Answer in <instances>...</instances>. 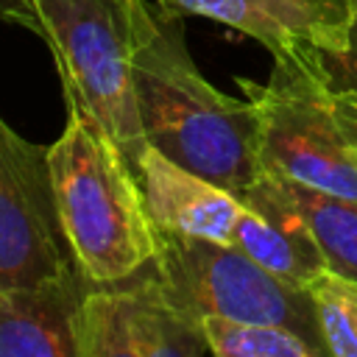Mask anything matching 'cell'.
Listing matches in <instances>:
<instances>
[{"label": "cell", "instance_id": "obj_1", "mask_svg": "<svg viewBox=\"0 0 357 357\" xmlns=\"http://www.w3.org/2000/svg\"><path fill=\"white\" fill-rule=\"evenodd\" d=\"M184 17L134 0L131 84L148 145L240 195L262 173L259 117L204 78L184 42Z\"/></svg>", "mask_w": 357, "mask_h": 357}, {"label": "cell", "instance_id": "obj_2", "mask_svg": "<svg viewBox=\"0 0 357 357\" xmlns=\"http://www.w3.org/2000/svg\"><path fill=\"white\" fill-rule=\"evenodd\" d=\"M59 220L73 259L92 284L139 273L156 254L137 170L112 134L81 106L67 103V123L47 148Z\"/></svg>", "mask_w": 357, "mask_h": 357}, {"label": "cell", "instance_id": "obj_3", "mask_svg": "<svg viewBox=\"0 0 357 357\" xmlns=\"http://www.w3.org/2000/svg\"><path fill=\"white\" fill-rule=\"evenodd\" d=\"M234 84L259 117L262 170L357 201V103L332 86L321 53H279L268 81Z\"/></svg>", "mask_w": 357, "mask_h": 357}, {"label": "cell", "instance_id": "obj_4", "mask_svg": "<svg viewBox=\"0 0 357 357\" xmlns=\"http://www.w3.org/2000/svg\"><path fill=\"white\" fill-rule=\"evenodd\" d=\"M0 17L50 47L64 103L86 109L137 170L148 139L131 84L134 0H0Z\"/></svg>", "mask_w": 357, "mask_h": 357}, {"label": "cell", "instance_id": "obj_5", "mask_svg": "<svg viewBox=\"0 0 357 357\" xmlns=\"http://www.w3.org/2000/svg\"><path fill=\"white\" fill-rule=\"evenodd\" d=\"M153 265L176 304L195 321L204 315H223L282 324L324 349L310 293L282 282L231 243L156 226Z\"/></svg>", "mask_w": 357, "mask_h": 357}, {"label": "cell", "instance_id": "obj_6", "mask_svg": "<svg viewBox=\"0 0 357 357\" xmlns=\"http://www.w3.org/2000/svg\"><path fill=\"white\" fill-rule=\"evenodd\" d=\"M78 357H201L209 354L204 332L190 318L156 265L139 273L89 284L75 321Z\"/></svg>", "mask_w": 357, "mask_h": 357}, {"label": "cell", "instance_id": "obj_7", "mask_svg": "<svg viewBox=\"0 0 357 357\" xmlns=\"http://www.w3.org/2000/svg\"><path fill=\"white\" fill-rule=\"evenodd\" d=\"M47 148L17 134L0 114V290L75 268L59 220Z\"/></svg>", "mask_w": 357, "mask_h": 357}, {"label": "cell", "instance_id": "obj_8", "mask_svg": "<svg viewBox=\"0 0 357 357\" xmlns=\"http://www.w3.org/2000/svg\"><path fill=\"white\" fill-rule=\"evenodd\" d=\"M181 17H206L257 39L271 56L315 50L335 56L349 31L351 0H156Z\"/></svg>", "mask_w": 357, "mask_h": 357}, {"label": "cell", "instance_id": "obj_9", "mask_svg": "<svg viewBox=\"0 0 357 357\" xmlns=\"http://www.w3.org/2000/svg\"><path fill=\"white\" fill-rule=\"evenodd\" d=\"M237 198L240 212L229 243L282 282L307 290L310 282L326 271V259L304 215L293 204L284 178L273 170H262Z\"/></svg>", "mask_w": 357, "mask_h": 357}, {"label": "cell", "instance_id": "obj_10", "mask_svg": "<svg viewBox=\"0 0 357 357\" xmlns=\"http://www.w3.org/2000/svg\"><path fill=\"white\" fill-rule=\"evenodd\" d=\"M92 282L81 268L0 290V357H78L75 321Z\"/></svg>", "mask_w": 357, "mask_h": 357}, {"label": "cell", "instance_id": "obj_11", "mask_svg": "<svg viewBox=\"0 0 357 357\" xmlns=\"http://www.w3.org/2000/svg\"><path fill=\"white\" fill-rule=\"evenodd\" d=\"M137 181L151 220L165 231H181L229 243L240 212V198L173 162L153 145L137 159Z\"/></svg>", "mask_w": 357, "mask_h": 357}, {"label": "cell", "instance_id": "obj_12", "mask_svg": "<svg viewBox=\"0 0 357 357\" xmlns=\"http://www.w3.org/2000/svg\"><path fill=\"white\" fill-rule=\"evenodd\" d=\"M282 178L293 204L298 206L310 231L315 234L326 268L357 282V201L298 184L287 176Z\"/></svg>", "mask_w": 357, "mask_h": 357}, {"label": "cell", "instance_id": "obj_13", "mask_svg": "<svg viewBox=\"0 0 357 357\" xmlns=\"http://www.w3.org/2000/svg\"><path fill=\"white\" fill-rule=\"evenodd\" d=\"M198 326L215 357H324L315 340L282 324L204 315Z\"/></svg>", "mask_w": 357, "mask_h": 357}, {"label": "cell", "instance_id": "obj_14", "mask_svg": "<svg viewBox=\"0 0 357 357\" xmlns=\"http://www.w3.org/2000/svg\"><path fill=\"white\" fill-rule=\"evenodd\" d=\"M324 351L332 357H357V282L329 268L307 287Z\"/></svg>", "mask_w": 357, "mask_h": 357}, {"label": "cell", "instance_id": "obj_15", "mask_svg": "<svg viewBox=\"0 0 357 357\" xmlns=\"http://www.w3.org/2000/svg\"><path fill=\"white\" fill-rule=\"evenodd\" d=\"M324 67H326V75H329L332 86L343 98L357 100V0H351L346 42L335 56H324Z\"/></svg>", "mask_w": 357, "mask_h": 357}, {"label": "cell", "instance_id": "obj_16", "mask_svg": "<svg viewBox=\"0 0 357 357\" xmlns=\"http://www.w3.org/2000/svg\"><path fill=\"white\" fill-rule=\"evenodd\" d=\"M351 103H357V100H351Z\"/></svg>", "mask_w": 357, "mask_h": 357}]
</instances>
